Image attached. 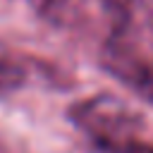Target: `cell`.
Masks as SVG:
<instances>
[{
  "label": "cell",
  "mask_w": 153,
  "mask_h": 153,
  "mask_svg": "<svg viewBox=\"0 0 153 153\" xmlns=\"http://www.w3.org/2000/svg\"><path fill=\"white\" fill-rule=\"evenodd\" d=\"M0 153H7V148L2 146V141H0Z\"/></svg>",
  "instance_id": "cell-7"
},
{
  "label": "cell",
  "mask_w": 153,
  "mask_h": 153,
  "mask_svg": "<svg viewBox=\"0 0 153 153\" xmlns=\"http://www.w3.org/2000/svg\"><path fill=\"white\" fill-rule=\"evenodd\" d=\"M26 81H29V69L24 67V62L10 55H0V98L19 91Z\"/></svg>",
  "instance_id": "cell-3"
},
{
  "label": "cell",
  "mask_w": 153,
  "mask_h": 153,
  "mask_svg": "<svg viewBox=\"0 0 153 153\" xmlns=\"http://www.w3.org/2000/svg\"><path fill=\"white\" fill-rule=\"evenodd\" d=\"M67 117L74 127L86 131L100 151L136 139L146 124L143 115L115 93H96L76 100L69 105Z\"/></svg>",
  "instance_id": "cell-1"
},
{
  "label": "cell",
  "mask_w": 153,
  "mask_h": 153,
  "mask_svg": "<svg viewBox=\"0 0 153 153\" xmlns=\"http://www.w3.org/2000/svg\"><path fill=\"white\" fill-rule=\"evenodd\" d=\"M148 24L153 29V0H148Z\"/></svg>",
  "instance_id": "cell-6"
},
{
  "label": "cell",
  "mask_w": 153,
  "mask_h": 153,
  "mask_svg": "<svg viewBox=\"0 0 153 153\" xmlns=\"http://www.w3.org/2000/svg\"><path fill=\"white\" fill-rule=\"evenodd\" d=\"M72 5H74V0H41V12L48 19H62Z\"/></svg>",
  "instance_id": "cell-5"
},
{
  "label": "cell",
  "mask_w": 153,
  "mask_h": 153,
  "mask_svg": "<svg viewBox=\"0 0 153 153\" xmlns=\"http://www.w3.org/2000/svg\"><path fill=\"white\" fill-rule=\"evenodd\" d=\"M100 2L115 19H120V26L127 24V19H129V14L136 5V0H100Z\"/></svg>",
  "instance_id": "cell-4"
},
{
  "label": "cell",
  "mask_w": 153,
  "mask_h": 153,
  "mask_svg": "<svg viewBox=\"0 0 153 153\" xmlns=\"http://www.w3.org/2000/svg\"><path fill=\"white\" fill-rule=\"evenodd\" d=\"M100 65L108 74H112L117 81L134 88L141 98L148 96L151 81H153V55H148L129 33L124 26H120L100 53Z\"/></svg>",
  "instance_id": "cell-2"
}]
</instances>
